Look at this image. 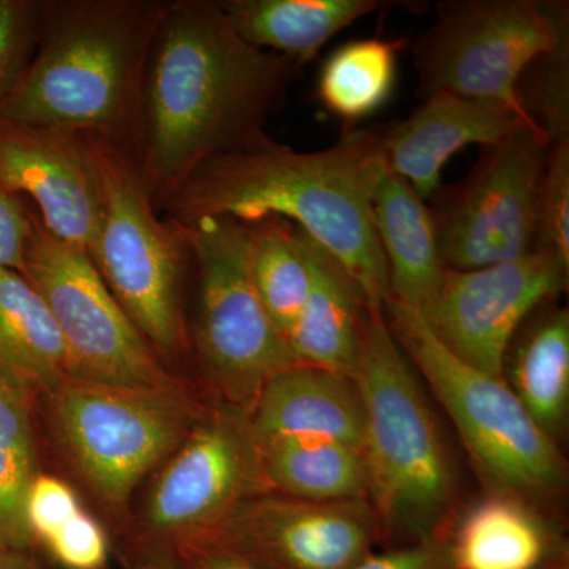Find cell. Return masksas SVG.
Here are the masks:
<instances>
[{"label": "cell", "instance_id": "1", "mask_svg": "<svg viewBox=\"0 0 569 569\" xmlns=\"http://www.w3.org/2000/svg\"><path fill=\"white\" fill-rule=\"evenodd\" d=\"M301 70L246 43L219 0H170L146 63L133 151L157 211L200 164L264 138Z\"/></svg>", "mask_w": 569, "mask_h": 569}, {"label": "cell", "instance_id": "2", "mask_svg": "<svg viewBox=\"0 0 569 569\" xmlns=\"http://www.w3.org/2000/svg\"><path fill=\"white\" fill-rule=\"evenodd\" d=\"M383 162L380 127H350L317 152L293 151L266 134L200 164L160 213L183 227L216 217L288 220L346 268L367 310L383 312L388 264L370 206V183Z\"/></svg>", "mask_w": 569, "mask_h": 569}, {"label": "cell", "instance_id": "3", "mask_svg": "<svg viewBox=\"0 0 569 569\" xmlns=\"http://www.w3.org/2000/svg\"><path fill=\"white\" fill-rule=\"evenodd\" d=\"M170 0H43L36 54L0 122L108 138L133 156L142 81Z\"/></svg>", "mask_w": 569, "mask_h": 569}, {"label": "cell", "instance_id": "4", "mask_svg": "<svg viewBox=\"0 0 569 569\" xmlns=\"http://www.w3.org/2000/svg\"><path fill=\"white\" fill-rule=\"evenodd\" d=\"M383 312L367 310L355 383L365 403L369 503L385 530L411 542L443 537L458 478L433 411Z\"/></svg>", "mask_w": 569, "mask_h": 569}, {"label": "cell", "instance_id": "5", "mask_svg": "<svg viewBox=\"0 0 569 569\" xmlns=\"http://www.w3.org/2000/svg\"><path fill=\"white\" fill-rule=\"evenodd\" d=\"M84 137L102 192L89 258L157 355L178 358L190 350L183 293L192 253L186 228L157 211L132 153L100 134Z\"/></svg>", "mask_w": 569, "mask_h": 569}, {"label": "cell", "instance_id": "6", "mask_svg": "<svg viewBox=\"0 0 569 569\" xmlns=\"http://www.w3.org/2000/svg\"><path fill=\"white\" fill-rule=\"evenodd\" d=\"M385 320L455 422L490 492L530 501L563 490L567 462L560 448L527 413L507 378L481 372L449 353L413 307L389 299Z\"/></svg>", "mask_w": 569, "mask_h": 569}, {"label": "cell", "instance_id": "7", "mask_svg": "<svg viewBox=\"0 0 569 569\" xmlns=\"http://www.w3.org/2000/svg\"><path fill=\"white\" fill-rule=\"evenodd\" d=\"M56 441L104 507H127L142 479L181 447L203 415L182 389L111 387L67 378L44 395Z\"/></svg>", "mask_w": 569, "mask_h": 569}, {"label": "cell", "instance_id": "8", "mask_svg": "<svg viewBox=\"0 0 569 569\" xmlns=\"http://www.w3.org/2000/svg\"><path fill=\"white\" fill-rule=\"evenodd\" d=\"M183 228L197 282L190 348L219 403L250 413L266 381L298 362L254 288L249 224L216 217Z\"/></svg>", "mask_w": 569, "mask_h": 569}, {"label": "cell", "instance_id": "9", "mask_svg": "<svg viewBox=\"0 0 569 569\" xmlns=\"http://www.w3.org/2000/svg\"><path fill=\"white\" fill-rule=\"evenodd\" d=\"M568 11L567 2L541 0L438 3L437 21L413 44L419 97L448 92L500 104L537 127L520 108L519 78L569 39Z\"/></svg>", "mask_w": 569, "mask_h": 569}, {"label": "cell", "instance_id": "10", "mask_svg": "<svg viewBox=\"0 0 569 569\" xmlns=\"http://www.w3.org/2000/svg\"><path fill=\"white\" fill-rule=\"evenodd\" d=\"M272 490L249 413L217 403L153 473L134 561L203 545L239 505Z\"/></svg>", "mask_w": 569, "mask_h": 569}, {"label": "cell", "instance_id": "11", "mask_svg": "<svg viewBox=\"0 0 569 569\" xmlns=\"http://www.w3.org/2000/svg\"><path fill=\"white\" fill-rule=\"evenodd\" d=\"M28 209L31 233L20 274L50 307L69 353L70 378L111 387L182 389L108 290L89 254L48 233Z\"/></svg>", "mask_w": 569, "mask_h": 569}, {"label": "cell", "instance_id": "12", "mask_svg": "<svg viewBox=\"0 0 569 569\" xmlns=\"http://www.w3.org/2000/svg\"><path fill=\"white\" fill-rule=\"evenodd\" d=\"M552 142L530 126L485 146L466 179L430 201L445 268L470 271L533 252L539 183Z\"/></svg>", "mask_w": 569, "mask_h": 569}, {"label": "cell", "instance_id": "13", "mask_svg": "<svg viewBox=\"0 0 569 569\" xmlns=\"http://www.w3.org/2000/svg\"><path fill=\"white\" fill-rule=\"evenodd\" d=\"M568 277L569 266L541 252L470 271L447 268L421 316L449 353L503 377L508 347L520 325L563 293Z\"/></svg>", "mask_w": 569, "mask_h": 569}, {"label": "cell", "instance_id": "14", "mask_svg": "<svg viewBox=\"0 0 569 569\" xmlns=\"http://www.w3.org/2000/svg\"><path fill=\"white\" fill-rule=\"evenodd\" d=\"M380 535L369 500L313 501L269 490L239 505L203 545L258 569H351Z\"/></svg>", "mask_w": 569, "mask_h": 569}, {"label": "cell", "instance_id": "15", "mask_svg": "<svg viewBox=\"0 0 569 569\" xmlns=\"http://www.w3.org/2000/svg\"><path fill=\"white\" fill-rule=\"evenodd\" d=\"M0 187L11 197L29 198L48 233L91 252L102 192L84 133L0 122Z\"/></svg>", "mask_w": 569, "mask_h": 569}, {"label": "cell", "instance_id": "16", "mask_svg": "<svg viewBox=\"0 0 569 569\" xmlns=\"http://www.w3.org/2000/svg\"><path fill=\"white\" fill-rule=\"evenodd\" d=\"M523 126L530 123L500 104L440 92L410 118L380 127L381 152L389 168L426 201L441 186V170L456 152L470 144H493Z\"/></svg>", "mask_w": 569, "mask_h": 569}, {"label": "cell", "instance_id": "17", "mask_svg": "<svg viewBox=\"0 0 569 569\" xmlns=\"http://www.w3.org/2000/svg\"><path fill=\"white\" fill-rule=\"evenodd\" d=\"M249 417L258 443L309 436L365 449L366 413L358 385L321 367H284L266 381Z\"/></svg>", "mask_w": 569, "mask_h": 569}, {"label": "cell", "instance_id": "18", "mask_svg": "<svg viewBox=\"0 0 569 569\" xmlns=\"http://www.w3.org/2000/svg\"><path fill=\"white\" fill-rule=\"evenodd\" d=\"M370 206L388 264L389 299L422 312L432 302L447 269L429 206L387 160L370 183Z\"/></svg>", "mask_w": 569, "mask_h": 569}, {"label": "cell", "instance_id": "19", "mask_svg": "<svg viewBox=\"0 0 569 569\" xmlns=\"http://www.w3.org/2000/svg\"><path fill=\"white\" fill-rule=\"evenodd\" d=\"M299 239L309 264L310 290L288 336V346L298 365L353 378L367 309L365 298L346 268L325 247L302 230Z\"/></svg>", "mask_w": 569, "mask_h": 569}, {"label": "cell", "instance_id": "20", "mask_svg": "<svg viewBox=\"0 0 569 569\" xmlns=\"http://www.w3.org/2000/svg\"><path fill=\"white\" fill-rule=\"evenodd\" d=\"M246 43L284 56L299 67L317 58L342 29L385 9L378 0H219Z\"/></svg>", "mask_w": 569, "mask_h": 569}, {"label": "cell", "instance_id": "21", "mask_svg": "<svg viewBox=\"0 0 569 569\" xmlns=\"http://www.w3.org/2000/svg\"><path fill=\"white\" fill-rule=\"evenodd\" d=\"M0 372L32 397L70 378L69 353L50 307L20 272L0 268Z\"/></svg>", "mask_w": 569, "mask_h": 569}, {"label": "cell", "instance_id": "22", "mask_svg": "<svg viewBox=\"0 0 569 569\" xmlns=\"http://www.w3.org/2000/svg\"><path fill=\"white\" fill-rule=\"evenodd\" d=\"M507 367L509 388L531 419L556 440L569 407L568 310L548 301L531 312L509 343L503 377Z\"/></svg>", "mask_w": 569, "mask_h": 569}, {"label": "cell", "instance_id": "23", "mask_svg": "<svg viewBox=\"0 0 569 569\" xmlns=\"http://www.w3.org/2000/svg\"><path fill=\"white\" fill-rule=\"evenodd\" d=\"M455 569H539L557 552L530 501L489 492L449 538Z\"/></svg>", "mask_w": 569, "mask_h": 569}, {"label": "cell", "instance_id": "24", "mask_svg": "<svg viewBox=\"0 0 569 569\" xmlns=\"http://www.w3.org/2000/svg\"><path fill=\"white\" fill-rule=\"evenodd\" d=\"M272 490L313 501L369 500L365 455L325 437H282L260 443Z\"/></svg>", "mask_w": 569, "mask_h": 569}, {"label": "cell", "instance_id": "25", "mask_svg": "<svg viewBox=\"0 0 569 569\" xmlns=\"http://www.w3.org/2000/svg\"><path fill=\"white\" fill-rule=\"evenodd\" d=\"M406 41L351 40L337 48L321 67L317 97L325 110L347 123L376 114L391 97L399 52Z\"/></svg>", "mask_w": 569, "mask_h": 569}, {"label": "cell", "instance_id": "26", "mask_svg": "<svg viewBox=\"0 0 569 569\" xmlns=\"http://www.w3.org/2000/svg\"><path fill=\"white\" fill-rule=\"evenodd\" d=\"M32 399L0 372V546L31 553L24 501L40 473Z\"/></svg>", "mask_w": 569, "mask_h": 569}, {"label": "cell", "instance_id": "27", "mask_svg": "<svg viewBox=\"0 0 569 569\" xmlns=\"http://www.w3.org/2000/svg\"><path fill=\"white\" fill-rule=\"evenodd\" d=\"M247 224L254 288L272 323L288 342L310 290L309 264L298 227L274 216Z\"/></svg>", "mask_w": 569, "mask_h": 569}, {"label": "cell", "instance_id": "28", "mask_svg": "<svg viewBox=\"0 0 569 569\" xmlns=\"http://www.w3.org/2000/svg\"><path fill=\"white\" fill-rule=\"evenodd\" d=\"M518 99L552 144L569 141V39L529 63L519 78Z\"/></svg>", "mask_w": 569, "mask_h": 569}, {"label": "cell", "instance_id": "29", "mask_svg": "<svg viewBox=\"0 0 569 569\" xmlns=\"http://www.w3.org/2000/svg\"><path fill=\"white\" fill-rule=\"evenodd\" d=\"M533 252L569 266V141L552 144L535 212Z\"/></svg>", "mask_w": 569, "mask_h": 569}, {"label": "cell", "instance_id": "30", "mask_svg": "<svg viewBox=\"0 0 569 569\" xmlns=\"http://www.w3.org/2000/svg\"><path fill=\"white\" fill-rule=\"evenodd\" d=\"M43 0H0V104L20 84L40 39Z\"/></svg>", "mask_w": 569, "mask_h": 569}, {"label": "cell", "instance_id": "31", "mask_svg": "<svg viewBox=\"0 0 569 569\" xmlns=\"http://www.w3.org/2000/svg\"><path fill=\"white\" fill-rule=\"evenodd\" d=\"M82 507L77 490L69 482L40 471L33 479L24 501V518L33 548L44 545L73 519Z\"/></svg>", "mask_w": 569, "mask_h": 569}, {"label": "cell", "instance_id": "32", "mask_svg": "<svg viewBox=\"0 0 569 569\" xmlns=\"http://www.w3.org/2000/svg\"><path fill=\"white\" fill-rule=\"evenodd\" d=\"M43 550L63 569H104L110 560L111 541L102 523L82 509Z\"/></svg>", "mask_w": 569, "mask_h": 569}, {"label": "cell", "instance_id": "33", "mask_svg": "<svg viewBox=\"0 0 569 569\" xmlns=\"http://www.w3.org/2000/svg\"><path fill=\"white\" fill-rule=\"evenodd\" d=\"M351 569H455L447 535L411 542L383 553H369Z\"/></svg>", "mask_w": 569, "mask_h": 569}, {"label": "cell", "instance_id": "34", "mask_svg": "<svg viewBox=\"0 0 569 569\" xmlns=\"http://www.w3.org/2000/svg\"><path fill=\"white\" fill-rule=\"evenodd\" d=\"M29 233L31 217L28 206L0 187V268L21 272Z\"/></svg>", "mask_w": 569, "mask_h": 569}, {"label": "cell", "instance_id": "35", "mask_svg": "<svg viewBox=\"0 0 569 569\" xmlns=\"http://www.w3.org/2000/svg\"><path fill=\"white\" fill-rule=\"evenodd\" d=\"M179 569H258L230 550L213 545H198L176 556Z\"/></svg>", "mask_w": 569, "mask_h": 569}, {"label": "cell", "instance_id": "36", "mask_svg": "<svg viewBox=\"0 0 569 569\" xmlns=\"http://www.w3.org/2000/svg\"><path fill=\"white\" fill-rule=\"evenodd\" d=\"M0 569H44L36 553L21 552L0 546Z\"/></svg>", "mask_w": 569, "mask_h": 569}, {"label": "cell", "instance_id": "37", "mask_svg": "<svg viewBox=\"0 0 569 569\" xmlns=\"http://www.w3.org/2000/svg\"><path fill=\"white\" fill-rule=\"evenodd\" d=\"M130 569H179L173 557L152 556L134 561Z\"/></svg>", "mask_w": 569, "mask_h": 569}, {"label": "cell", "instance_id": "38", "mask_svg": "<svg viewBox=\"0 0 569 569\" xmlns=\"http://www.w3.org/2000/svg\"><path fill=\"white\" fill-rule=\"evenodd\" d=\"M539 569H569L567 553H563V549L557 550L552 557Z\"/></svg>", "mask_w": 569, "mask_h": 569}]
</instances>
